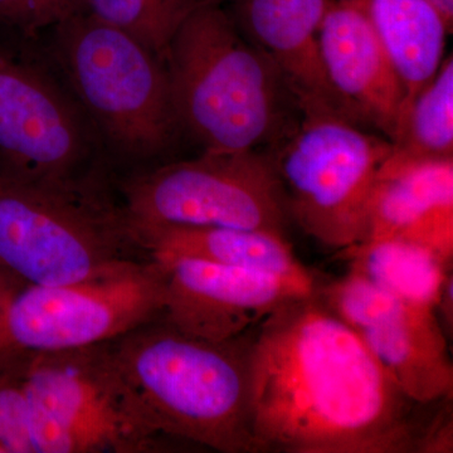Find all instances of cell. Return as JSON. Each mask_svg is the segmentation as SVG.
Here are the masks:
<instances>
[{
  "label": "cell",
  "mask_w": 453,
  "mask_h": 453,
  "mask_svg": "<svg viewBox=\"0 0 453 453\" xmlns=\"http://www.w3.org/2000/svg\"><path fill=\"white\" fill-rule=\"evenodd\" d=\"M252 432L259 452L407 453L416 407L319 295L292 299L253 330Z\"/></svg>",
  "instance_id": "1"
},
{
  "label": "cell",
  "mask_w": 453,
  "mask_h": 453,
  "mask_svg": "<svg viewBox=\"0 0 453 453\" xmlns=\"http://www.w3.org/2000/svg\"><path fill=\"white\" fill-rule=\"evenodd\" d=\"M164 64L181 134L203 150H271L300 120L276 65L220 3H204L181 23Z\"/></svg>",
  "instance_id": "2"
},
{
  "label": "cell",
  "mask_w": 453,
  "mask_h": 453,
  "mask_svg": "<svg viewBox=\"0 0 453 453\" xmlns=\"http://www.w3.org/2000/svg\"><path fill=\"white\" fill-rule=\"evenodd\" d=\"M253 330L213 342L160 318L113 340L111 347L160 436L222 453H257L250 401Z\"/></svg>",
  "instance_id": "3"
},
{
  "label": "cell",
  "mask_w": 453,
  "mask_h": 453,
  "mask_svg": "<svg viewBox=\"0 0 453 453\" xmlns=\"http://www.w3.org/2000/svg\"><path fill=\"white\" fill-rule=\"evenodd\" d=\"M146 258L109 184L38 186L0 178V282L9 294L82 281Z\"/></svg>",
  "instance_id": "4"
},
{
  "label": "cell",
  "mask_w": 453,
  "mask_h": 453,
  "mask_svg": "<svg viewBox=\"0 0 453 453\" xmlns=\"http://www.w3.org/2000/svg\"><path fill=\"white\" fill-rule=\"evenodd\" d=\"M50 32V58L106 153L127 162H149L177 144L181 131L159 57L88 11Z\"/></svg>",
  "instance_id": "5"
},
{
  "label": "cell",
  "mask_w": 453,
  "mask_h": 453,
  "mask_svg": "<svg viewBox=\"0 0 453 453\" xmlns=\"http://www.w3.org/2000/svg\"><path fill=\"white\" fill-rule=\"evenodd\" d=\"M40 42L0 27V178L109 184L105 146Z\"/></svg>",
  "instance_id": "6"
},
{
  "label": "cell",
  "mask_w": 453,
  "mask_h": 453,
  "mask_svg": "<svg viewBox=\"0 0 453 453\" xmlns=\"http://www.w3.org/2000/svg\"><path fill=\"white\" fill-rule=\"evenodd\" d=\"M14 366L31 408L35 453H146L162 449L111 342L17 354Z\"/></svg>",
  "instance_id": "7"
},
{
  "label": "cell",
  "mask_w": 453,
  "mask_h": 453,
  "mask_svg": "<svg viewBox=\"0 0 453 453\" xmlns=\"http://www.w3.org/2000/svg\"><path fill=\"white\" fill-rule=\"evenodd\" d=\"M392 144L336 113L301 115L271 149L291 223L316 242L351 249L368 234L375 183Z\"/></svg>",
  "instance_id": "8"
},
{
  "label": "cell",
  "mask_w": 453,
  "mask_h": 453,
  "mask_svg": "<svg viewBox=\"0 0 453 453\" xmlns=\"http://www.w3.org/2000/svg\"><path fill=\"white\" fill-rule=\"evenodd\" d=\"M131 228L231 226L288 237L291 225L270 150L208 151L142 170L119 186Z\"/></svg>",
  "instance_id": "9"
},
{
  "label": "cell",
  "mask_w": 453,
  "mask_h": 453,
  "mask_svg": "<svg viewBox=\"0 0 453 453\" xmlns=\"http://www.w3.org/2000/svg\"><path fill=\"white\" fill-rule=\"evenodd\" d=\"M165 273L154 258L82 281L11 295L0 312V359L105 344L163 318Z\"/></svg>",
  "instance_id": "10"
},
{
  "label": "cell",
  "mask_w": 453,
  "mask_h": 453,
  "mask_svg": "<svg viewBox=\"0 0 453 453\" xmlns=\"http://www.w3.org/2000/svg\"><path fill=\"white\" fill-rule=\"evenodd\" d=\"M319 295L408 399L429 405L452 398L449 336L434 310L411 305L354 271Z\"/></svg>",
  "instance_id": "11"
},
{
  "label": "cell",
  "mask_w": 453,
  "mask_h": 453,
  "mask_svg": "<svg viewBox=\"0 0 453 453\" xmlns=\"http://www.w3.org/2000/svg\"><path fill=\"white\" fill-rule=\"evenodd\" d=\"M157 261L165 273L164 320L181 332L213 342L251 332L283 303L319 288L310 290L271 273L198 258Z\"/></svg>",
  "instance_id": "12"
},
{
  "label": "cell",
  "mask_w": 453,
  "mask_h": 453,
  "mask_svg": "<svg viewBox=\"0 0 453 453\" xmlns=\"http://www.w3.org/2000/svg\"><path fill=\"white\" fill-rule=\"evenodd\" d=\"M329 2L231 0L226 12L244 37L276 65L301 115L336 113L356 122L325 73L320 28Z\"/></svg>",
  "instance_id": "13"
},
{
  "label": "cell",
  "mask_w": 453,
  "mask_h": 453,
  "mask_svg": "<svg viewBox=\"0 0 453 453\" xmlns=\"http://www.w3.org/2000/svg\"><path fill=\"white\" fill-rule=\"evenodd\" d=\"M320 47L327 80L354 121L392 142L403 113L405 88L372 26L354 9L330 0Z\"/></svg>",
  "instance_id": "14"
},
{
  "label": "cell",
  "mask_w": 453,
  "mask_h": 453,
  "mask_svg": "<svg viewBox=\"0 0 453 453\" xmlns=\"http://www.w3.org/2000/svg\"><path fill=\"white\" fill-rule=\"evenodd\" d=\"M377 240L421 244L452 262L453 159L407 160L389 154L375 183L365 241Z\"/></svg>",
  "instance_id": "15"
},
{
  "label": "cell",
  "mask_w": 453,
  "mask_h": 453,
  "mask_svg": "<svg viewBox=\"0 0 453 453\" xmlns=\"http://www.w3.org/2000/svg\"><path fill=\"white\" fill-rule=\"evenodd\" d=\"M134 234L151 258H198L271 273L310 290L320 286L285 235L231 226H150Z\"/></svg>",
  "instance_id": "16"
},
{
  "label": "cell",
  "mask_w": 453,
  "mask_h": 453,
  "mask_svg": "<svg viewBox=\"0 0 453 453\" xmlns=\"http://www.w3.org/2000/svg\"><path fill=\"white\" fill-rule=\"evenodd\" d=\"M335 2L357 12L383 42L403 81L405 109L442 64L452 29L428 0Z\"/></svg>",
  "instance_id": "17"
},
{
  "label": "cell",
  "mask_w": 453,
  "mask_h": 453,
  "mask_svg": "<svg viewBox=\"0 0 453 453\" xmlns=\"http://www.w3.org/2000/svg\"><path fill=\"white\" fill-rule=\"evenodd\" d=\"M342 252L350 271L411 305L436 311L451 265L436 252L402 240L365 241Z\"/></svg>",
  "instance_id": "18"
},
{
  "label": "cell",
  "mask_w": 453,
  "mask_h": 453,
  "mask_svg": "<svg viewBox=\"0 0 453 453\" xmlns=\"http://www.w3.org/2000/svg\"><path fill=\"white\" fill-rule=\"evenodd\" d=\"M390 144L398 159H453L452 56L405 107Z\"/></svg>",
  "instance_id": "19"
},
{
  "label": "cell",
  "mask_w": 453,
  "mask_h": 453,
  "mask_svg": "<svg viewBox=\"0 0 453 453\" xmlns=\"http://www.w3.org/2000/svg\"><path fill=\"white\" fill-rule=\"evenodd\" d=\"M208 0H85L86 11L165 61L179 27Z\"/></svg>",
  "instance_id": "20"
},
{
  "label": "cell",
  "mask_w": 453,
  "mask_h": 453,
  "mask_svg": "<svg viewBox=\"0 0 453 453\" xmlns=\"http://www.w3.org/2000/svg\"><path fill=\"white\" fill-rule=\"evenodd\" d=\"M0 453H35L28 398L7 360H0Z\"/></svg>",
  "instance_id": "21"
},
{
  "label": "cell",
  "mask_w": 453,
  "mask_h": 453,
  "mask_svg": "<svg viewBox=\"0 0 453 453\" xmlns=\"http://www.w3.org/2000/svg\"><path fill=\"white\" fill-rule=\"evenodd\" d=\"M82 12L85 0H0V27L40 41L44 32Z\"/></svg>",
  "instance_id": "22"
},
{
  "label": "cell",
  "mask_w": 453,
  "mask_h": 453,
  "mask_svg": "<svg viewBox=\"0 0 453 453\" xmlns=\"http://www.w3.org/2000/svg\"><path fill=\"white\" fill-rule=\"evenodd\" d=\"M453 426L451 405L421 428L414 452L451 453L453 451Z\"/></svg>",
  "instance_id": "23"
},
{
  "label": "cell",
  "mask_w": 453,
  "mask_h": 453,
  "mask_svg": "<svg viewBox=\"0 0 453 453\" xmlns=\"http://www.w3.org/2000/svg\"><path fill=\"white\" fill-rule=\"evenodd\" d=\"M437 318H442L441 325L445 324L447 336L452 332L453 326V279L451 273L446 276L441 288L440 299L436 306Z\"/></svg>",
  "instance_id": "24"
},
{
  "label": "cell",
  "mask_w": 453,
  "mask_h": 453,
  "mask_svg": "<svg viewBox=\"0 0 453 453\" xmlns=\"http://www.w3.org/2000/svg\"><path fill=\"white\" fill-rule=\"evenodd\" d=\"M434 8L440 12L441 16L446 20L447 26L452 29L453 25V0H428Z\"/></svg>",
  "instance_id": "25"
},
{
  "label": "cell",
  "mask_w": 453,
  "mask_h": 453,
  "mask_svg": "<svg viewBox=\"0 0 453 453\" xmlns=\"http://www.w3.org/2000/svg\"><path fill=\"white\" fill-rule=\"evenodd\" d=\"M9 297H11V294H9L7 288H4V285L0 282V312L3 311V308H4L5 303H7Z\"/></svg>",
  "instance_id": "26"
},
{
  "label": "cell",
  "mask_w": 453,
  "mask_h": 453,
  "mask_svg": "<svg viewBox=\"0 0 453 453\" xmlns=\"http://www.w3.org/2000/svg\"><path fill=\"white\" fill-rule=\"evenodd\" d=\"M208 2L222 3V0H208Z\"/></svg>",
  "instance_id": "27"
}]
</instances>
